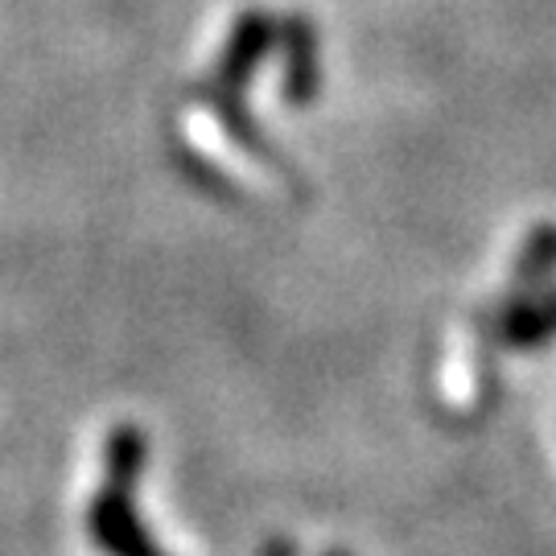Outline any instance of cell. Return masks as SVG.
<instances>
[{
    "instance_id": "cell-1",
    "label": "cell",
    "mask_w": 556,
    "mask_h": 556,
    "mask_svg": "<svg viewBox=\"0 0 556 556\" xmlns=\"http://www.w3.org/2000/svg\"><path fill=\"white\" fill-rule=\"evenodd\" d=\"M181 137L206 169H215L219 178L243 186L252 194H277L293 178L273 153L260 149L256 137L239 119L227 116V108H219V103H190L181 116Z\"/></svg>"
},
{
    "instance_id": "cell-2",
    "label": "cell",
    "mask_w": 556,
    "mask_h": 556,
    "mask_svg": "<svg viewBox=\"0 0 556 556\" xmlns=\"http://www.w3.org/2000/svg\"><path fill=\"white\" fill-rule=\"evenodd\" d=\"M87 536L103 556H169L157 548L149 523L137 511V495L100 486L87 503Z\"/></svg>"
},
{
    "instance_id": "cell-3",
    "label": "cell",
    "mask_w": 556,
    "mask_h": 556,
    "mask_svg": "<svg viewBox=\"0 0 556 556\" xmlns=\"http://www.w3.org/2000/svg\"><path fill=\"white\" fill-rule=\"evenodd\" d=\"M149 466V438L140 425H116L103 441V486L137 495L140 478Z\"/></svg>"
},
{
    "instance_id": "cell-4",
    "label": "cell",
    "mask_w": 556,
    "mask_h": 556,
    "mask_svg": "<svg viewBox=\"0 0 556 556\" xmlns=\"http://www.w3.org/2000/svg\"><path fill=\"white\" fill-rule=\"evenodd\" d=\"M498 334L507 346H544L548 338H556V293H540V298L516 301L503 321H498Z\"/></svg>"
},
{
    "instance_id": "cell-5",
    "label": "cell",
    "mask_w": 556,
    "mask_h": 556,
    "mask_svg": "<svg viewBox=\"0 0 556 556\" xmlns=\"http://www.w3.org/2000/svg\"><path fill=\"white\" fill-rule=\"evenodd\" d=\"M268 41H273V21L264 17V13H248V17L236 25V34H231V41H227V54H223L219 62V75L223 83H231V87H239V83H248V75H252V66H256L260 59H264V50H268Z\"/></svg>"
},
{
    "instance_id": "cell-6",
    "label": "cell",
    "mask_w": 556,
    "mask_h": 556,
    "mask_svg": "<svg viewBox=\"0 0 556 556\" xmlns=\"http://www.w3.org/2000/svg\"><path fill=\"white\" fill-rule=\"evenodd\" d=\"M318 87V50L314 29L305 21L285 25V96L293 103H305Z\"/></svg>"
},
{
    "instance_id": "cell-7",
    "label": "cell",
    "mask_w": 556,
    "mask_h": 556,
    "mask_svg": "<svg viewBox=\"0 0 556 556\" xmlns=\"http://www.w3.org/2000/svg\"><path fill=\"white\" fill-rule=\"evenodd\" d=\"M556 264V227H540L528 236V248H523V256H519V280L523 285H536L553 273Z\"/></svg>"
},
{
    "instance_id": "cell-8",
    "label": "cell",
    "mask_w": 556,
    "mask_h": 556,
    "mask_svg": "<svg viewBox=\"0 0 556 556\" xmlns=\"http://www.w3.org/2000/svg\"><path fill=\"white\" fill-rule=\"evenodd\" d=\"M326 556H351V553H342V548H334V553H326Z\"/></svg>"
}]
</instances>
